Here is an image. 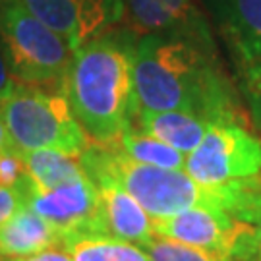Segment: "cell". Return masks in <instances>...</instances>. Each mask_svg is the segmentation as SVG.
I'll list each match as a JSON object with an SVG mask.
<instances>
[{
	"label": "cell",
	"mask_w": 261,
	"mask_h": 261,
	"mask_svg": "<svg viewBox=\"0 0 261 261\" xmlns=\"http://www.w3.org/2000/svg\"><path fill=\"white\" fill-rule=\"evenodd\" d=\"M136 112L184 111L219 124L253 126L217 50L186 39L145 35L134 50Z\"/></svg>",
	"instance_id": "1"
},
{
	"label": "cell",
	"mask_w": 261,
	"mask_h": 261,
	"mask_svg": "<svg viewBox=\"0 0 261 261\" xmlns=\"http://www.w3.org/2000/svg\"><path fill=\"white\" fill-rule=\"evenodd\" d=\"M153 221V234L211 252L228 253L242 261L255 259L257 224L242 223L215 207H190Z\"/></svg>",
	"instance_id": "8"
},
{
	"label": "cell",
	"mask_w": 261,
	"mask_h": 261,
	"mask_svg": "<svg viewBox=\"0 0 261 261\" xmlns=\"http://www.w3.org/2000/svg\"><path fill=\"white\" fill-rule=\"evenodd\" d=\"M60 248L72 257V261H151L140 246L105 234H66L62 236Z\"/></svg>",
	"instance_id": "15"
},
{
	"label": "cell",
	"mask_w": 261,
	"mask_h": 261,
	"mask_svg": "<svg viewBox=\"0 0 261 261\" xmlns=\"http://www.w3.org/2000/svg\"><path fill=\"white\" fill-rule=\"evenodd\" d=\"M134 126L140 130L155 136L157 140L165 141L167 145L174 147L180 153H192L213 124L194 112L184 111H165V112H136L134 114Z\"/></svg>",
	"instance_id": "14"
},
{
	"label": "cell",
	"mask_w": 261,
	"mask_h": 261,
	"mask_svg": "<svg viewBox=\"0 0 261 261\" xmlns=\"http://www.w3.org/2000/svg\"><path fill=\"white\" fill-rule=\"evenodd\" d=\"M226 47L232 80L261 134V0H205Z\"/></svg>",
	"instance_id": "6"
},
{
	"label": "cell",
	"mask_w": 261,
	"mask_h": 261,
	"mask_svg": "<svg viewBox=\"0 0 261 261\" xmlns=\"http://www.w3.org/2000/svg\"><path fill=\"white\" fill-rule=\"evenodd\" d=\"M0 186L16 190L29 201L31 194L35 192V184L29 176L25 163L18 149L0 151Z\"/></svg>",
	"instance_id": "19"
},
{
	"label": "cell",
	"mask_w": 261,
	"mask_h": 261,
	"mask_svg": "<svg viewBox=\"0 0 261 261\" xmlns=\"http://www.w3.org/2000/svg\"><path fill=\"white\" fill-rule=\"evenodd\" d=\"M0 114L6 124L14 149H55L80 157L89 140L75 120L60 91L18 84L0 101Z\"/></svg>",
	"instance_id": "4"
},
{
	"label": "cell",
	"mask_w": 261,
	"mask_h": 261,
	"mask_svg": "<svg viewBox=\"0 0 261 261\" xmlns=\"http://www.w3.org/2000/svg\"><path fill=\"white\" fill-rule=\"evenodd\" d=\"M99 205V190L87 174L53 190H35L28 207L56 226L62 236L87 232Z\"/></svg>",
	"instance_id": "11"
},
{
	"label": "cell",
	"mask_w": 261,
	"mask_h": 261,
	"mask_svg": "<svg viewBox=\"0 0 261 261\" xmlns=\"http://www.w3.org/2000/svg\"><path fill=\"white\" fill-rule=\"evenodd\" d=\"M19 153L29 176L35 184V190H53L85 174L80 159L66 155L62 151L33 149Z\"/></svg>",
	"instance_id": "16"
},
{
	"label": "cell",
	"mask_w": 261,
	"mask_h": 261,
	"mask_svg": "<svg viewBox=\"0 0 261 261\" xmlns=\"http://www.w3.org/2000/svg\"><path fill=\"white\" fill-rule=\"evenodd\" d=\"M58 33L72 50L124 18L122 0H12Z\"/></svg>",
	"instance_id": "10"
},
{
	"label": "cell",
	"mask_w": 261,
	"mask_h": 261,
	"mask_svg": "<svg viewBox=\"0 0 261 261\" xmlns=\"http://www.w3.org/2000/svg\"><path fill=\"white\" fill-rule=\"evenodd\" d=\"M261 261V221L257 223V240H255V259Z\"/></svg>",
	"instance_id": "24"
},
{
	"label": "cell",
	"mask_w": 261,
	"mask_h": 261,
	"mask_svg": "<svg viewBox=\"0 0 261 261\" xmlns=\"http://www.w3.org/2000/svg\"><path fill=\"white\" fill-rule=\"evenodd\" d=\"M18 85V80L14 77L12 70H10L8 58L4 55V48H2V43H0V101L10 95Z\"/></svg>",
	"instance_id": "21"
},
{
	"label": "cell",
	"mask_w": 261,
	"mask_h": 261,
	"mask_svg": "<svg viewBox=\"0 0 261 261\" xmlns=\"http://www.w3.org/2000/svg\"><path fill=\"white\" fill-rule=\"evenodd\" d=\"M0 43L18 84L60 91L74 50L58 33L10 2L0 10Z\"/></svg>",
	"instance_id": "5"
},
{
	"label": "cell",
	"mask_w": 261,
	"mask_h": 261,
	"mask_svg": "<svg viewBox=\"0 0 261 261\" xmlns=\"http://www.w3.org/2000/svg\"><path fill=\"white\" fill-rule=\"evenodd\" d=\"M136 41L128 29H111L74 50L60 93L91 143H112L134 120Z\"/></svg>",
	"instance_id": "2"
},
{
	"label": "cell",
	"mask_w": 261,
	"mask_h": 261,
	"mask_svg": "<svg viewBox=\"0 0 261 261\" xmlns=\"http://www.w3.org/2000/svg\"><path fill=\"white\" fill-rule=\"evenodd\" d=\"M128 31L136 37L186 39L217 50L213 29L197 0H122Z\"/></svg>",
	"instance_id": "9"
},
{
	"label": "cell",
	"mask_w": 261,
	"mask_h": 261,
	"mask_svg": "<svg viewBox=\"0 0 261 261\" xmlns=\"http://www.w3.org/2000/svg\"><path fill=\"white\" fill-rule=\"evenodd\" d=\"M12 147L14 145H12V140H10L8 130H6V124L2 120V114H0V151L12 149Z\"/></svg>",
	"instance_id": "23"
},
{
	"label": "cell",
	"mask_w": 261,
	"mask_h": 261,
	"mask_svg": "<svg viewBox=\"0 0 261 261\" xmlns=\"http://www.w3.org/2000/svg\"><path fill=\"white\" fill-rule=\"evenodd\" d=\"M0 261H72V257L62 248H50V250H43V252L25 255V257H4Z\"/></svg>",
	"instance_id": "22"
},
{
	"label": "cell",
	"mask_w": 261,
	"mask_h": 261,
	"mask_svg": "<svg viewBox=\"0 0 261 261\" xmlns=\"http://www.w3.org/2000/svg\"><path fill=\"white\" fill-rule=\"evenodd\" d=\"M114 145L126 157L140 165H151L159 168H180V170H184V165H186L184 153L167 145L165 141L157 140L147 132L140 130L134 124H130L122 132L118 140H114Z\"/></svg>",
	"instance_id": "17"
},
{
	"label": "cell",
	"mask_w": 261,
	"mask_h": 261,
	"mask_svg": "<svg viewBox=\"0 0 261 261\" xmlns=\"http://www.w3.org/2000/svg\"><path fill=\"white\" fill-rule=\"evenodd\" d=\"M21 207H28V199L16 190L0 186V224L16 215Z\"/></svg>",
	"instance_id": "20"
},
{
	"label": "cell",
	"mask_w": 261,
	"mask_h": 261,
	"mask_svg": "<svg viewBox=\"0 0 261 261\" xmlns=\"http://www.w3.org/2000/svg\"><path fill=\"white\" fill-rule=\"evenodd\" d=\"M62 232L29 207H21L0 224V259L25 257L43 250L60 248Z\"/></svg>",
	"instance_id": "13"
},
{
	"label": "cell",
	"mask_w": 261,
	"mask_h": 261,
	"mask_svg": "<svg viewBox=\"0 0 261 261\" xmlns=\"http://www.w3.org/2000/svg\"><path fill=\"white\" fill-rule=\"evenodd\" d=\"M141 250L149 255L151 261H242L228 253L211 252L159 236H153L149 242L143 244Z\"/></svg>",
	"instance_id": "18"
},
{
	"label": "cell",
	"mask_w": 261,
	"mask_h": 261,
	"mask_svg": "<svg viewBox=\"0 0 261 261\" xmlns=\"http://www.w3.org/2000/svg\"><path fill=\"white\" fill-rule=\"evenodd\" d=\"M99 205L87 232L143 246L155 236L149 213L118 186H99Z\"/></svg>",
	"instance_id": "12"
},
{
	"label": "cell",
	"mask_w": 261,
	"mask_h": 261,
	"mask_svg": "<svg viewBox=\"0 0 261 261\" xmlns=\"http://www.w3.org/2000/svg\"><path fill=\"white\" fill-rule=\"evenodd\" d=\"M80 163L95 186H118L140 203L151 219L170 217L190 207H215L224 211L219 188L196 182L186 170L140 165L112 143H91L82 151Z\"/></svg>",
	"instance_id": "3"
},
{
	"label": "cell",
	"mask_w": 261,
	"mask_h": 261,
	"mask_svg": "<svg viewBox=\"0 0 261 261\" xmlns=\"http://www.w3.org/2000/svg\"><path fill=\"white\" fill-rule=\"evenodd\" d=\"M184 170L209 188L255 176L261 172V138L246 124L213 126L186 155Z\"/></svg>",
	"instance_id": "7"
}]
</instances>
